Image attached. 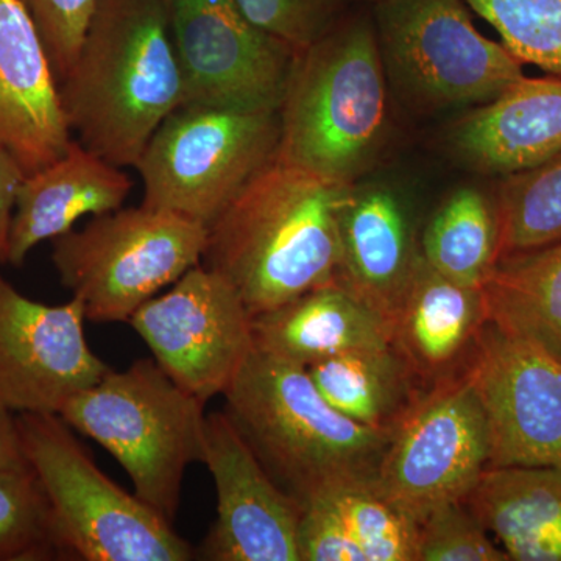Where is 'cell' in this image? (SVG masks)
<instances>
[{
  "mask_svg": "<svg viewBox=\"0 0 561 561\" xmlns=\"http://www.w3.org/2000/svg\"><path fill=\"white\" fill-rule=\"evenodd\" d=\"M443 140L457 164L479 175L504 179L537 168L561 151V77H522L465 111Z\"/></svg>",
  "mask_w": 561,
  "mask_h": 561,
  "instance_id": "18",
  "label": "cell"
},
{
  "mask_svg": "<svg viewBox=\"0 0 561 561\" xmlns=\"http://www.w3.org/2000/svg\"><path fill=\"white\" fill-rule=\"evenodd\" d=\"M183 72V106L279 111L297 51L257 27L238 0H162Z\"/></svg>",
  "mask_w": 561,
  "mask_h": 561,
  "instance_id": "11",
  "label": "cell"
},
{
  "mask_svg": "<svg viewBox=\"0 0 561 561\" xmlns=\"http://www.w3.org/2000/svg\"><path fill=\"white\" fill-rule=\"evenodd\" d=\"M25 173L5 147L0 144V265L7 264V249L14 202Z\"/></svg>",
  "mask_w": 561,
  "mask_h": 561,
  "instance_id": "34",
  "label": "cell"
},
{
  "mask_svg": "<svg viewBox=\"0 0 561 561\" xmlns=\"http://www.w3.org/2000/svg\"><path fill=\"white\" fill-rule=\"evenodd\" d=\"M72 139L31 11L22 0H0V144L31 175L58 160Z\"/></svg>",
  "mask_w": 561,
  "mask_h": 561,
  "instance_id": "17",
  "label": "cell"
},
{
  "mask_svg": "<svg viewBox=\"0 0 561 561\" xmlns=\"http://www.w3.org/2000/svg\"><path fill=\"white\" fill-rule=\"evenodd\" d=\"M24 459L18 415L0 402V468Z\"/></svg>",
  "mask_w": 561,
  "mask_h": 561,
  "instance_id": "35",
  "label": "cell"
},
{
  "mask_svg": "<svg viewBox=\"0 0 561 561\" xmlns=\"http://www.w3.org/2000/svg\"><path fill=\"white\" fill-rule=\"evenodd\" d=\"M467 505L513 561H561V465L489 468Z\"/></svg>",
  "mask_w": 561,
  "mask_h": 561,
  "instance_id": "22",
  "label": "cell"
},
{
  "mask_svg": "<svg viewBox=\"0 0 561 561\" xmlns=\"http://www.w3.org/2000/svg\"><path fill=\"white\" fill-rule=\"evenodd\" d=\"M251 22L297 54L327 35L362 0H238Z\"/></svg>",
  "mask_w": 561,
  "mask_h": 561,
  "instance_id": "30",
  "label": "cell"
},
{
  "mask_svg": "<svg viewBox=\"0 0 561 561\" xmlns=\"http://www.w3.org/2000/svg\"><path fill=\"white\" fill-rule=\"evenodd\" d=\"M482 291L490 321L561 359V242L502 257Z\"/></svg>",
  "mask_w": 561,
  "mask_h": 561,
  "instance_id": "24",
  "label": "cell"
},
{
  "mask_svg": "<svg viewBox=\"0 0 561 561\" xmlns=\"http://www.w3.org/2000/svg\"><path fill=\"white\" fill-rule=\"evenodd\" d=\"M251 327L254 348L306 368L393 343L390 321L335 279L253 316Z\"/></svg>",
  "mask_w": 561,
  "mask_h": 561,
  "instance_id": "21",
  "label": "cell"
},
{
  "mask_svg": "<svg viewBox=\"0 0 561 561\" xmlns=\"http://www.w3.org/2000/svg\"><path fill=\"white\" fill-rule=\"evenodd\" d=\"M463 373L489 424V468L561 465L559 357L489 320Z\"/></svg>",
  "mask_w": 561,
  "mask_h": 561,
  "instance_id": "13",
  "label": "cell"
},
{
  "mask_svg": "<svg viewBox=\"0 0 561 561\" xmlns=\"http://www.w3.org/2000/svg\"><path fill=\"white\" fill-rule=\"evenodd\" d=\"M279 135V111L181 106L136 162L142 205L208 228L276 157Z\"/></svg>",
  "mask_w": 561,
  "mask_h": 561,
  "instance_id": "9",
  "label": "cell"
},
{
  "mask_svg": "<svg viewBox=\"0 0 561 561\" xmlns=\"http://www.w3.org/2000/svg\"><path fill=\"white\" fill-rule=\"evenodd\" d=\"M370 9L390 91L415 113L472 108L524 77L523 62L476 28L465 0H381Z\"/></svg>",
  "mask_w": 561,
  "mask_h": 561,
  "instance_id": "7",
  "label": "cell"
},
{
  "mask_svg": "<svg viewBox=\"0 0 561 561\" xmlns=\"http://www.w3.org/2000/svg\"><path fill=\"white\" fill-rule=\"evenodd\" d=\"M339 239L334 279L393 323L421 257L411 198L387 180L350 184L339 210Z\"/></svg>",
  "mask_w": 561,
  "mask_h": 561,
  "instance_id": "16",
  "label": "cell"
},
{
  "mask_svg": "<svg viewBox=\"0 0 561 561\" xmlns=\"http://www.w3.org/2000/svg\"><path fill=\"white\" fill-rule=\"evenodd\" d=\"M300 507V561H365L341 515L323 496L309 497Z\"/></svg>",
  "mask_w": 561,
  "mask_h": 561,
  "instance_id": "33",
  "label": "cell"
},
{
  "mask_svg": "<svg viewBox=\"0 0 561 561\" xmlns=\"http://www.w3.org/2000/svg\"><path fill=\"white\" fill-rule=\"evenodd\" d=\"M202 463L217 491V519L202 559L300 561V504L272 478L227 412L206 415Z\"/></svg>",
  "mask_w": 561,
  "mask_h": 561,
  "instance_id": "15",
  "label": "cell"
},
{
  "mask_svg": "<svg viewBox=\"0 0 561 561\" xmlns=\"http://www.w3.org/2000/svg\"><path fill=\"white\" fill-rule=\"evenodd\" d=\"M317 494L341 515L365 561H419V519L389 500L375 478L334 483Z\"/></svg>",
  "mask_w": 561,
  "mask_h": 561,
  "instance_id": "27",
  "label": "cell"
},
{
  "mask_svg": "<svg viewBox=\"0 0 561 561\" xmlns=\"http://www.w3.org/2000/svg\"><path fill=\"white\" fill-rule=\"evenodd\" d=\"M362 2L367 3V5H373V3L381 2V0H362Z\"/></svg>",
  "mask_w": 561,
  "mask_h": 561,
  "instance_id": "36",
  "label": "cell"
},
{
  "mask_svg": "<svg viewBox=\"0 0 561 561\" xmlns=\"http://www.w3.org/2000/svg\"><path fill=\"white\" fill-rule=\"evenodd\" d=\"M489 465V424L461 371L427 387L394 427L375 482L421 523L442 505L467 501Z\"/></svg>",
  "mask_w": 561,
  "mask_h": 561,
  "instance_id": "10",
  "label": "cell"
},
{
  "mask_svg": "<svg viewBox=\"0 0 561 561\" xmlns=\"http://www.w3.org/2000/svg\"><path fill=\"white\" fill-rule=\"evenodd\" d=\"M308 371L332 408L389 435L426 390L393 343L348 351L311 365Z\"/></svg>",
  "mask_w": 561,
  "mask_h": 561,
  "instance_id": "23",
  "label": "cell"
},
{
  "mask_svg": "<svg viewBox=\"0 0 561 561\" xmlns=\"http://www.w3.org/2000/svg\"><path fill=\"white\" fill-rule=\"evenodd\" d=\"M122 169L72 139L58 160L25 175L11 217L7 264L20 267L35 247L73 230L81 217L121 209L133 187Z\"/></svg>",
  "mask_w": 561,
  "mask_h": 561,
  "instance_id": "19",
  "label": "cell"
},
{
  "mask_svg": "<svg viewBox=\"0 0 561 561\" xmlns=\"http://www.w3.org/2000/svg\"><path fill=\"white\" fill-rule=\"evenodd\" d=\"M65 559L46 493L27 460L0 468V561Z\"/></svg>",
  "mask_w": 561,
  "mask_h": 561,
  "instance_id": "28",
  "label": "cell"
},
{
  "mask_svg": "<svg viewBox=\"0 0 561 561\" xmlns=\"http://www.w3.org/2000/svg\"><path fill=\"white\" fill-rule=\"evenodd\" d=\"M60 95L79 142L135 168L154 131L186 101L162 0H95Z\"/></svg>",
  "mask_w": 561,
  "mask_h": 561,
  "instance_id": "2",
  "label": "cell"
},
{
  "mask_svg": "<svg viewBox=\"0 0 561 561\" xmlns=\"http://www.w3.org/2000/svg\"><path fill=\"white\" fill-rule=\"evenodd\" d=\"M206 236L205 225L169 210L121 208L54 239L51 262L84 319L116 323L202 264Z\"/></svg>",
  "mask_w": 561,
  "mask_h": 561,
  "instance_id": "8",
  "label": "cell"
},
{
  "mask_svg": "<svg viewBox=\"0 0 561 561\" xmlns=\"http://www.w3.org/2000/svg\"><path fill=\"white\" fill-rule=\"evenodd\" d=\"M348 186L273 158L209 225L202 264L238 290L251 316L330 283Z\"/></svg>",
  "mask_w": 561,
  "mask_h": 561,
  "instance_id": "1",
  "label": "cell"
},
{
  "mask_svg": "<svg viewBox=\"0 0 561 561\" xmlns=\"http://www.w3.org/2000/svg\"><path fill=\"white\" fill-rule=\"evenodd\" d=\"M420 249L434 271L461 286L482 289L497 261L493 194L474 186L451 192L427 221Z\"/></svg>",
  "mask_w": 561,
  "mask_h": 561,
  "instance_id": "25",
  "label": "cell"
},
{
  "mask_svg": "<svg viewBox=\"0 0 561 561\" xmlns=\"http://www.w3.org/2000/svg\"><path fill=\"white\" fill-rule=\"evenodd\" d=\"M251 321L238 290L198 264L128 323L173 381L208 402L228 390L253 353Z\"/></svg>",
  "mask_w": 561,
  "mask_h": 561,
  "instance_id": "12",
  "label": "cell"
},
{
  "mask_svg": "<svg viewBox=\"0 0 561 561\" xmlns=\"http://www.w3.org/2000/svg\"><path fill=\"white\" fill-rule=\"evenodd\" d=\"M523 65L561 77V0H465Z\"/></svg>",
  "mask_w": 561,
  "mask_h": 561,
  "instance_id": "29",
  "label": "cell"
},
{
  "mask_svg": "<svg viewBox=\"0 0 561 561\" xmlns=\"http://www.w3.org/2000/svg\"><path fill=\"white\" fill-rule=\"evenodd\" d=\"M22 2L31 11L33 21L43 36L51 68L55 70L58 83H61L79 55L95 0H22Z\"/></svg>",
  "mask_w": 561,
  "mask_h": 561,
  "instance_id": "32",
  "label": "cell"
},
{
  "mask_svg": "<svg viewBox=\"0 0 561 561\" xmlns=\"http://www.w3.org/2000/svg\"><path fill=\"white\" fill-rule=\"evenodd\" d=\"M486 321L482 289L454 283L421 254L391 323L393 345L427 389L463 371Z\"/></svg>",
  "mask_w": 561,
  "mask_h": 561,
  "instance_id": "20",
  "label": "cell"
},
{
  "mask_svg": "<svg viewBox=\"0 0 561 561\" xmlns=\"http://www.w3.org/2000/svg\"><path fill=\"white\" fill-rule=\"evenodd\" d=\"M419 561H511L467 502H451L420 523Z\"/></svg>",
  "mask_w": 561,
  "mask_h": 561,
  "instance_id": "31",
  "label": "cell"
},
{
  "mask_svg": "<svg viewBox=\"0 0 561 561\" xmlns=\"http://www.w3.org/2000/svg\"><path fill=\"white\" fill-rule=\"evenodd\" d=\"M22 454L46 493L65 557L84 561H190L161 513L95 465L72 427L54 413H18Z\"/></svg>",
  "mask_w": 561,
  "mask_h": 561,
  "instance_id": "6",
  "label": "cell"
},
{
  "mask_svg": "<svg viewBox=\"0 0 561 561\" xmlns=\"http://www.w3.org/2000/svg\"><path fill=\"white\" fill-rule=\"evenodd\" d=\"M205 401L173 381L154 359L110 370L80 391L60 416L98 442L133 483L140 501L173 523L187 468L203 461Z\"/></svg>",
  "mask_w": 561,
  "mask_h": 561,
  "instance_id": "5",
  "label": "cell"
},
{
  "mask_svg": "<svg viewBox=\"0 0 561 561\" xmlns=\"http://www.w3.org/2000/svg\"><path fill=\"white\" fill-rule=\"evenodd\" d=\"M493 201L497 261L561 242V151L537 168L497 180Z\"/></svg>",
  "mask_w": 561,
  "mask_h": 561,
  "instance_id": "26",
  "label": "cell"
},
{
  "mask_svg": "<svg viewBox=\"0 0 561 561\" xmlns=\"http://www.w3.org/2000/svg\"><path fill=\"white\" fill-rule=\"evenodd\" d=\"M276 158L339 184L367 179L391 136L390 88L370 5L295 58Z\"/></svg>",
  "mask_w": 561,
  "mask_h": 561,
  "instance_id": "3",
  "label": "cell"
},
{
  "mask_svg": "<svg viewBox=\"0 0 561 561\" xmlns=\"http://www.w3.org/2000/svg\"><path fill=\"white\" fill-rule=\"evenodd\" d=\"M80 300L33 301L0 272V402L11 412L54 413L110 370L84 335Z\"/></svg>",
  "mask_w": 561,
  "mask_h": 561,
  "instance_id": "14",
  "label": "cell"
},
{
  "mask_svg": "<svg viewBox=\"0 0 561 561\" xmlns=\"http://www.w3.org/2000/svg\"><path fill=\"white\" fill-rule=\"evenodd\" d=\"M224 397L225 412L298 504L334 483L376 478L390 435L332 408L302 365L254 348Z\"/></svg>",
  "mask_w": 561,
  "mask_h": 561,
  "instance_id": "4",
  "label": "cell"
}]
</instances>
